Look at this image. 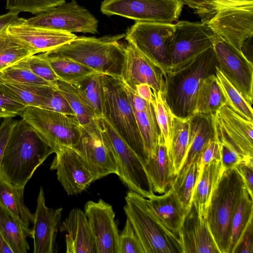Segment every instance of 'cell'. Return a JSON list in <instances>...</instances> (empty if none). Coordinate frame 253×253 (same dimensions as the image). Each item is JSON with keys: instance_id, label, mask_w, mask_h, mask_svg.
<instances>
[{"instance_id": "50", "label": "cell", "mask_w": 253, "mask_h": 253, "mask_svg": "<svg viewBox=\"0 0 253 253\" xmlns=\"http://www.w3.org/2000/svg\"><path fill=\"white\" fill-rule=\"evenodd\" d=\"M234 168L242 178L244 183L250 193L253 190V159L244 160Z\"/></svg>"}, {"instance_id": "16", "label": "cell", "mask_w": 253, "mask_h": 253, "mask_svg": "<svg viewBox=\"0 0 253 253\" xmlns=\"http://www.w3.org/2000/svg\"><path fill=\"white\" fill-rule=\"evenodd\" d=\"M215 34L240 52L253 35V4L222 9L206 22Z\"/></svg>"}, {"instance_id": "29", "label": "cell", "mask_w": 253, "mask_h": 253, "mask_svg": "<svg viewBox=\"0 0 253 253\" xmlns=\"http://www.w3.org/2000/svg\"><path fill=\"white\" fill-rule=\"evenodd\" d=\"M190 118L182 119L171 114L170 144L168 154L174 177L180 172L186 158Z\"/></svg>"}, {"instance_id": "25", "label": "cell", "mask_w": 253, "mask_h": 253, "mask_svg": "<svg viewBox=\"0 0 253 253\" xmlns=\"http://www.w3.org/2000/svg\"><path fill=\"white\" fill-rule=\"evenodd\" d=\"M147 203L160 221L171 233L178 234L187 213L171 188L161 195L154 194Z\"/></svg>"}, {"instance_id": "41", "label": "cell", "mask_w": 253, "mask_h": 253, "mask_svg": "<svg viewBox=\"0 0 253 253\" xmlns=\"http://www.w3.org/2000/svg\"><path fill=\"white\" fill-rule=\"evenodd\" d=\"M0 81L11 84H38L54 87L30 70L25 58L0 71Z\"/></svg>"}, {"instance_id": "39", "label": "cell", "mask_w": 253, "mask_h": 253, "mask_svg": "<svg viewBox=\"0 0 253 253\" xmlns=\"http://www.w3.org/2000/svg\"><path fill=\"white\" fill-rule=\"evenodd\" d=\"M33 54L28 47L9 34L7 28L0 33V72Z\"/></svg>"}, {"instance_id": "46", "label": "cell", "mask_w": 253, "mask_h": 253, "mask_svg": "<svg viewBox=\"0 0 253 253\" xmlns=\"http://www.w3.org/2000/svg\"><path fill=\"white\" fill-rule=\"evenodd\" d=\"M118 253H145L132 223L127 217L124 229L119 234Z\"/></svg>"}, {"instance_id": "38", "label": "cell", "mask_w": 253, "mask_h": 253, "mask_svg": "<svg viewBox=\"0 0 253 253\" xmlns=\"http://www.w3.org/2000/svg\"><path fill=\"white\" fill-rule=\"evenodd\" d=\"M55 88L67 100L81 126L89 124L96 118L74 84L58 80Z\"/></svg>"}, {"instance_id": "5", "label": "cell", "mask_w": 253, "mask_h": 253, "mask_svg": "<svg viewBox=\"0 0 253 253\" xmlns=\"http://www.w3.org/2000/svg\"><path fill=\"white\" fill-rule=\"evenodd\" d=\"M124 207L145 253H182L179 238L158 219L147 203V199L129 190Z\"/></svg>"}, {"instance_id": "36", "label": "cell", "mask_w": 253, "mask_h": 253, "mask_svg": "<svg viewBox=\"0 0 253 253\" xmlns=\"http://www.w3.org/2000/svg\"><path fill=\"white\" fill-rule=\"evenodd\" d=\"M2 83L26 107L41 108L56 89L51 86L38 84Z\"/></svg>"}, {"instance_id": "34", "label": "cell", "mask_w": 253, "mask_h": 253, "mask_svg": "<svg viewBox=\"0 0 253 253\" xmlns=\"http://www.w3.org/2000/svg\"><path fill=\"white\" fill-rule=\"evenodd\" d=\"M96 118L104 117V96L102 74L96 72L83 78L74 84Z\"/></svg>"}, {"instance_id": "1", "label": "cell", "mask_w": 253, "mask_h": 253, "mask_svg": "<svg viewBox=\"0 0 253 253\" xmlns=\"http://www.w3.org/2000/svg\"><path fill=\"white\" fill-rule=\"evenodd\" d=\"M55 150L25 120L17 121L0 164V177L25 187L37 169Z\"/></svg>"}, {"instance_id": "9", "label": "cell", "mask_w": 253, "mask_h": 253, "mask_svg": "<svg viewBox=\"0 0 253 253\" xmlns=\"http://www.w3.org/2000/svg\"><path fill=\"white\" fill-rule=\"evenodd\" d=\"M184 2L181 0H105L101 11L136 21L173 23L179 17Z\"/></svg>"}, {"instance_id": "3", "label": "cell", "mask_w": 253, "mask_h": 253, "mask_svg": "<svg viewBox=\"0 0 253 253\" xmlns=\"http://www.w3.org/2000/svg\"><path fill=\"white\" fill-rule=\"evenodd\" d=\"M125 34L94 37H77L48 54L80 63L97 72L121 77L125 60L126 45L120 42Z\"/></svg>"}, {"instance_id": "48", "label": "cell", "mask_w": 253, "mask_h": 253, "mask_svg": "<svg viewBox=\"0 0 253 253\" xmlns=\"http://www.w3.org/2000/svg\"><path fill=\"white\" fill-rule=\"evenodd\" d=\"M41 108L66 115L75 116L67 100L56 89L53 90L49 98Z\"/></svg>"}, {"instance_id": "26", "label": "cell", "mask_w": 253, "mask_h": 253, "mask_svg": "<svg viewBox=\"0 0 253 253\" xmlns=\"http://www.w3.org/2000/svg\"><path fill=\"white\" fill-rule=\"evenodd\" d=\"M214 136L212 114H195L191 117L187 151L179 173L184 171L196 160L205 145Z\"/></svg>"}, {"instance_id": "13", "label": "cell", "mask_w": 253, "mask_h": 253, "mask_svg": "<svg viewBox=\"0 0 253 253\" xmlns=\"http://www.w3.org/2000/svg\"><path fill=\"white\" fill-rule=\"evenodd\" d=\"M24 23L71 33L94 34L98 32V20L76 0L64 2L25 19Z\"/></svg>"}, {"instance_id": "12", "label": "cell", "mask_w": 253, "mask_h": 253, "mask_svg": "<svg viewBox=\"0 0 253 253\" xmlns=\"http://www.w3.org/2000/svg\"><path fill=\"white\" fill-rule=\"evenodd\" d=\"M174 24L136 21L125 34V39L152 61L164 75L169 71L167 42Z\"/></svg>"}, {"instance_id": "14", "label": "cell", "mask_w": 253, "mask_h": 253, "mask_svg": "<svg viewBox=\"0 0 253 253\" xmlns=\"http://www.w3.org/2000/svg\"><path fill=\"white\" fill-rule=\"evenodd\" d=\"M212 48L218 67L251 106L253 102V64L243 52L216 34Z\"/></svg>"}, {"instance_id": "15", "label": "cell", "mask_w": 253, "mask_h": 253, "mask_svg": "<svg viewBox=\"0 0 253 253\" xmlns=\"http://www.w3.org/2000/svg\"><path fill=\"white\" fill-rule=\"evenodd\" d=\"M212 115L219 142L228 145L244 159H253V122L247 120L226 105Z\"/></svg>"}, {"instance_id": "11", "label": "cell", "mask_w": 253, "mask_h": 253, "mask_svg": "<svg viewBox=\"0 0 253 253\" xmlns=\"http://www.w3.org/2000/svg\"><path fill=\"white\" fill-rule=\"evenodd\" d=\"M81 126L80 140L72 147L88 165L96 180L111 173L117 174V163L112 145L96 118Z\"/></svg>"}, {"instance_id": "8", "label": "cell", "mask_w": 253, "mask_h": 253, "mask_svg": "<svg viewBox=\"0 0 253 253\" xmlns=\"http://www.w3.org/2000/svg\"><path fill=\"white\" fill-rule=\"evenodd\" d=\"M20 115L55 151L60 146H74L81 137L82 126L75 116L31 106Z\"/></svg>"}, {"instance_id": "53", "label": "cell", "mask_w": 253, "mask_h": 253, "mask_svg": "<svg viewBox=\"0 0 253 253\" xmlns=\"http://www.w3.org/2000/svg\"><path fill=\"white\" fill-rule=\"evenodd\" d=\"M211 10L210 18L222 9L253 4V0H210Z\"/></svg>"}, {"instance_id": "44", "label": "cell", "mask_w": 253, "mask_h": 253, "mask_svg": "<svg viewBox=\"0 0 253 253\" xmlns=\"http://www.w3.org/2000/svg\"><path fill=\"white\" fill-rule=\"evenodd\" d=\"M30 70L37 76L50 83L55 88L59 80L48 61L42 54L25 58Z\"/></svg>"}, {"instance_id": "49", "label": "cell", "mask_w": 253, "mask_h": 253, "mask_svg": "<svg viewBox=\"0 0 253 253\" xmlns=\"http://www.w3.org/2000/svg\"><path fill=\"white\" fill-rule=\"evenodd\" d=\"M220 144L221 161L224 169L233 168L240 162L245 160L228 145L223 143H220Z\"/></svg>"}, {"instance_id": "22", "label": "cell", "mask_w": 253, "mask_h": 253, "mask_svg": "<svg viewBox=\"0 0 253 253\" xmlns=\"http://www.w3.org/2000/svg\"><path fill=\"white\" fill-rule=\"evenodd\" d=\"M182 253H220L206 219L192 205L178 234Z\"/></svg>"}, {"instance_id": "47", "label": "cell", "mask_w": 253, "mask_h": 253, "mask_svg": "<svg viewBox=\"0 0 253 253\" xmlns=\"http://www.w3.org/2000/svg\"><path fill=\"white\" fill-rule=\"evenodd\" d=\"M221 159L220 144L215 133L214 137L207 142L197 158L196 162L199 169L197 181L201 177L204 167L207 164L213 160H221Z\"/></svg>"}, {"instance_id": "23", "label": "cell", "mask_w": 253, "mask_h": 253, "mask_svg": "<svg viewBox=\"0 0 253 253\" xmlns=\"http://www.w3.org/2000/svg\"><path fill=\"white\" fill-rule=\"evenodd\" d=\"M60 232L66 233L67 253H97L95 239L84 212L74 208L59 227Z\"/></svg>"}, {"instance_id": "32", "label": "cell", "mask_w": 253, "mask_h": 253, "mask_svg": "<svg viewBox=\"0 0 253 253\" xmlns=\"http://www.w3.org/2000/svg\"><path fill=\"white\" fill-rule=\"evenodd\" d=\"M253 219V195L244 185L233 215L228 253H233L248 224Z\"/></svg>"}, {"instance_id": "51", "label": "cell", "mask_w": 253, "mask_h": 253, "mask_svg": "<svg viewBox=\"0 0 253 253\" xmlns=\"http://www.w3.org/2000/svg\"><path fill=\"white\" fill-rule=\"evenodd\" d=\"M233 253H253V220L248 224Z\"/></svg>"}, {"instance_id": "21", "label": "cell", "mask_w": 253, "mask_h": 253, "mask_svg": "<svg viewBox=\"0 0 253 253\" xmlns=\"http://www.w3.org/2000/svg\"><path fill=\"white\" fill-rule=\"evenodd\" d=\"M24 22L10 25L7 30L34 54L49 51L77 38L73 33L30 25Z\"/></svg>"}, {"instance_id": "33", "label": "cell", "mask_w": 253, "mask_h": 253, "mask_svg": "<svg viewBox=\"0 0 253 253\" xmlns=\"http://www.w3.org/2000/svg\"><path fill=\"white\" fill-rule=\"evenodd\" d=\"M225 105L226 101L215 74L205 78L199 88L194 114H213Z\"/></svg>"}, {"instance_id": "19", "label": "cell", "mask_w": 253, "mask_h": 253, "mask_svg": "<svg viewBox=\"0 0 253 253\" xmlns=\"http://www.w3.org/2000/svg\"><path fill=\"white\" fill-rule=\"evenodd\" d=\"M126 54L121 78L131 87L146 84L153 90L164 92L165 82L162 71L132 43L126 44Z\"/></svg>"}, {"instance_id": "18", "label": "cell", "mask_w": 253, "mask_h": 253, "mask_svg": "<svg viewBox=\"0 0 253 253\" xmlns=\"http://www.w3.org/2000/svg\"><path fill=\"white\" fill-rule=\"evenodd\" d=\"M84 212L94 236L97 253H118L119 233L112 206L102 199L87 202Z\"/></svg>"}, {"instance_id": "6", "label": "cell", "mask_w": 253, "mask_h": 253, "mask_svg": "<svg viewBox=\"0 0 253 253\" xmlns=\"http://www.w3.org/2000/svg\"><path fill=\"white\" fill-rule=\"evenodd\" d=\"M244 185L234 168L225 169L212 194L206 220L220 253H228L232 219Z\"/></svg>"}, {"instance_id": "56", "label": "cell", "mask_w": 253, "mask_h": 253, "mask_svg": "<svg viewBox=\"0 0 253 253\" xmlns=\"http://www.w3.org/2000/svg\"><path fill=\"white\" fill-rule=\"evenodd\" d=\"M132 88L135 90L139 97L147 101L152 102L153 99V90L149 85L146 84H142Z\"/></svg>"}, {"instance_id": "20", "label": "cell", "mask_w": 253, "mask_h": 253, "mask_svg": "<svg viewBox=\"0 0 253 253\" xmlns=\"http://www.w3.org/2000/svg\"><path fill=\"white\" fill-rule=\"evenodd\" d=\"M63 210L62 208L53 209L46 206L43 188L41 187L32 228L34 253L54 252Z\"/></svg>"}, {"instance_id": "10", "label": "cell", "mask_w": 253, "mask_h": 253, "mask_svg": "<svg viewBox=\"0 0 253 253\" xmlns=\"http://www.w3.org/2000/svg\"><path fill=\"white\" fill-rule=\"evenodd\" d=\"M112 145L117 166V175L130 190L149 198L154 194L140 158L104 118H96Z\"/></svg>"}, {"instance_id": "45", "label": "cell", "mask_w": 253, "mask_h": 253, "mask_svg": "<svg viewBox=\"0 0 253 253\" xmlns=\"http://www.w3.org/2000/svg\"><path fill=\"white\" fill-rule=\"evenodd\" d=\"M25 107L0 81V118H13L20 115Z\"/></svg>"}, {"instance_id": "52", "label": "cell", "mask_w": 253, "mask_h": 253, "mask_svg": "<svg viewBox=\"0 0 253 253\" xmlns=\"http://www.w3.org/2000/svg\"><path fill=\"white\" fill-rule=\"evenodd\" d=\"M16 122L17 121L14 120L12 118H4L0 125V169L1 161L7 143Z\"/></svg>"}, {"instance_id": "27", "label": "cell", "mask_w": 253, "mask_h": 253, "mask_svg": "<svg viewBox=\"0 0 253 253\" xmlns=\"http://www.w3.org/2000/svg\"><path fill=\"white\" fill-rule=\"evenodd\" d=\"M144 169L153 192L165 193L174 177L167 147L160 135L155 154L148 160Z\"/></svg>"}, {"instance_id": "17", "label": "cell", "mask_w": 253, "mask_h": 253, "mask_svg": "<svg viewBox=\"0 0 253 253\" xmlns=\"http://www.w3.org/2000/svg\"><path fill=\"white\" fill-rule=\"evenodd\" d=\"M55 153L50 169L56 170L57 179L68 195L81 193L96 180L88 165L72 147L58 146Z\"/></svg>"}, {"instance_id": "7", "label": "cell", "mask_w": 253, "mask_h": 253, "mask_svg": "<svg viewBox=\"0 0 253 253\" xmlns=\"http://www.w3.org/2000/svg\"><path fill=\"white\" fill-rule=\"evenodd\" d=\"M174 26V30L167 42L169 72L188 64L211 47L215 35L205 22L182 20L176 22Z\"/></svg>"}, {"instance_id": "57", "label": "cell", "mask_w": 253, "mask_h": 253, "mask_svg": "<svg viewBox=\"0 0 253 253\" xmlns=\"http://www.w3.org/2000/svg\"><path fill=\"white\" fill-rule=\"evenodd\" d=\"M0 253H13L6 242L0 228Z\"/></svg>"}, {"instance_id": "30", "label": "cell", "mask_w": 253, "mask_h": 253, "mask_svg": "<svg viewBox=\"0 0 253 253\" xmlns=\"http://www.w3.org/2000/svg\"><path fill=\"white\" fill-rule=\"evenodd\" d=\"M24 188L14 186L0 176V205L16 217L32 235L30 225L33 222L34 213L24 203Z\"/></svg>"}, {"instance_id": "54", "label": "cell", "mask_w": 253, "mask_h": 253, "mask_svg": "<svg viewBox=\"0 0 253 253\" xmlns=\"http://www.w3.org/2000/svg\"><path fill=\"white\" fill-rule=\"evenodd\" d=\"M184 4L195 10L201 17L202 22H206L209 19L211 2L210 0H181Z\"/></svg>"}, {"instance_id": "43", "label": "cell", "mask_w": 253, "mask_h": 253, "mask_svg": "<svg viewBox=\"0 0 253 253\" xmlns=\"http://www.w3.org/2000/svg\"><path fill=\"white\" fill-rule=\"evenodd\" d=\"M64 2L65 0H6V9L37 15Z\"/></svg>"}, {"instance_id": "24", "label": "cell", "mask_w": 253, "mask_h": 253, "mask_svg": "<svg viewBox=\"0 0 253 253\" xmlns=\"http://www.w3.org/2000/svg\"><path fill=\"white\" fill-rule=\"evenodd\" d=\"M123 83L148 160L155 154L160 135L154 110L150 102L139 97L133 88Z\"/></svg>"}, {"instance_id": "40", "label": "cell", "mask_w": 253, "mask_h": 253, "mask_svg": "<svg viewBox=\"0 0 253 253\" xmlns=\"http://www.w3.org/2000/svg\"><path fill=\"white\" fill-rule=\"evenodd\" d=\"M215 76L225 99L226 105L247 120L253 122L252 106L223 74L218 66Z\"/></svg>"}, {"instance_id": "28", "label": "cell", "mask_w": 253, "mask_h": 253, "mask_svg": "<svg viewBox=\"0 0 253 253\" xmlns=\"http://www.w3.org/2000/svg\"><path fill=\"white\" fill-rule=\"evenodd\" d=\"M224 170L221 160L211 161L204 167L195 186L192 204L203 218L206 219L212 194Z\"/></svg>"}, {"instance_id": "31", "label": "cell", "mask_w": 253, "mask_h": 253, "mask_svg": "<svg viewBox=\"0 0 253 253\" xmlns=\"http://www.w3.org/2000/svg\"><path fill=\"white\" fill-rule=\"evenodd\" d=\"M0 228L13 253H27L30 247L26 238L31 234L20 221L6 208L0 205Z\"/></svg>"}, {"instance_id": "37", "label": "cell", "mask_w": 253, "mask_h": 253, "mask_svg": "<svg viewBox=\"0 0 253 253\" xmlns=\"http://www.w3.org/2000/svg\"><path fill=\"white\" fill-rule=\"evenodd\" d=\"M198 176L199 169L196 160L184 171L178 173L170 185L187 213L192 205L194 190Z\"/></svg>"}, {"instance_id": "55", "label": "cell", "mask_w": 253, "mask_h": 253, "mask_svg": "<svg viewBox=\"0 0 253 253\" xmlns=\"http://www.w3.org/2000/svg\"><path fill=\"white\" fill-rule=\"evenodd\" d=\"M19 13L18 11H9L6 14L0 15V33L10 25L25 21L26 19L19 17Z\"/></svg>"}, {"instance_id": "4", "label": "cell", "mask_w": 253, "mask_h": 253, "mask_svg": "<svg viewBox=\"0 0 253 253\" xmlns=\"http://www.w3.org/2000/svg\"><path fill=\"white\" fill-rule=\"evenodd\" d=\"M104 117L144 165L148 160L141 136L121 77L102 74Z\"/></svg>"}, {"instance_id": "2", "label": "cell", "mask_w": 253, "mask_h": 253, "mask_svg": "<svg viewBox=\"0 0 253 253\" xmlns=\"http://www.w3.org/2000/svg\"><path fill=\"white\" fill-rule=\"evenodd\" d=\"M217 66L211 47L188 64L164 75L163 96L174 115L187 119L194 114L200 85L205 78L215 74Z\"/></svg>"}, {"instance_id": "42", "label": "cell", "mask_w": 253, "mask_h": 253, "mask_svg": "<svg viewBox=\"0 0 253 253\" xmlns=\"http://www.w3.org/2000/svg\"><path fill=\"white\" fill-rule=\"evenodd\" d=\"M153 99L151 103L154 110L160 136L168 151L170 144L172 113L164 97L163 93L160 91L153 90Z\"/></svg>"}, {"instance_id": "35", "label": "cell", "mask_w": 253, "mask_h": 253, "mask_svg": "<svg viewBox=\"0 0 253 253\" xmlns=\"http://www.w3.org/2000/svg\"><path fill=\"white\" fill-rule=\"evenodd\" d=\"M41 54L48 61L59 80L69 84H75L85 77L97 72L69 59L49 55L45 52Z\"/></svg>"}]
</instances>
